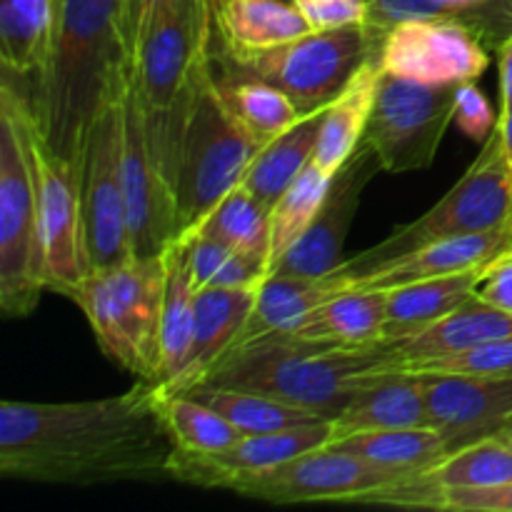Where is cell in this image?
Returning a JSON list of instances; mask_svg holds the SVG:
<instances>
[{"instance_id": "cell-1", "label": "cell", "mask_w": 512, "mask_h": 512, "mask_svg": "<svg viewBox=\"0 0 512 512\" xmlns=\"http://www.w3.org/2000/svg\"><path fill=\"white\" fill-rule=\"evenodd\" d=\"M175 453L160 415V388L73 403L0 405V473L30 483L95 485L168 478Z\"/></svg>"}, {"instance_id": "cell-2", "label": "cell", "mask_w": 512, "mask_h": 512, "mask_svg": "<svg viewBox=\"0 0 512 512\" xmlns=\"http://www.w3.org/2000/svg\"><path fill=\"white\" fill-rule=\"evenodd\" d=\"M130 53L123 0H55L53 45L40 73L23 90L53 153L80 173L98 115L120 95Z\"/></svg>"}, {"instance_id": "cell-3", "label": "cell", "mask_w": 512, "mask_h": 512, "mask_svg": "<svg viewBox=\"0 0 512 512\" xmlns=\"http://www.w3.org/2000/svg\"><path fill=\"white\" fill-rule=\"evenodd\" d=\"M388 370L395 363L383 343L328 348L278 333L230 350L198 388L248 390L333 418L370 378Z\"/></svg>"}, {"instance_id": "cell-4", "label": "cell", "mask_w": 512, "mask_h": 512, "mask_svg": "<svg viewBox=\"0 0 512 512\" xmlns=\"http://www.w3.org/2000/svg\"><path fill=\"white\" fill-rule=\"evenodd\" d=\"M213 3L178 0L153 18L128 63L150 153L173 185L195 83L210 53Z\"/></svg>"}, {"instance_id": "cell-5", "label": "cell", "mask_w": 512, "mask_h": 512, "mask_svg": "<svg viewBox=\"0 0 512 512\" xmlns=\"http://www.w3.org/2000/svg\"><path fill=\"white\" fill-rule=\"evenodd\" d=\"M215 35V30H213ZM383 33L370 23L310 30L288 43L260 50H230L210 38L215 70L240 78L265 80L290 95L300 113L328 108L368 60L378 58Z\"/></svg>"}, {"instance_id": "cell-6", "label": "cell", "mask_w": 512, "mask_h": 512, "mask_svg": "<svg viewBox=\"0 0 512 512\" xmlns=\"http://www.w3.org/2000/svg\"><path fill=\"white\" fill-rule=\"evenodd\" d=\"M168 258H128L95 268L70 295L93 328L98 348L143 383H158L160 318Z\"/></svg>"}, {"instance_id": "cell-7", "label": "cell", "mask_w": 512, "mask_h": 512, "mask_svg": "<svg viewBox=\"0 0 512 512\" xmlns=\"http://www.w3.org/2000/svg\"><path fill=\"white\" fill-rule=\"evenodd\" d=\"M0 115L13 123L28 160L45 285L53 293L70 298L80 280L90 273L80 210V173L68 160L50 150L40 135L28 95L8 80H3L0 88Z\"/></svg>"}, {"instance_id": "cell-8", "label": "cell", "mask_w": 512, "mask_h": 512, "mask_svg": "<svg viewBox=\"0 0 512 512\" xmlns=\"http://www.w3.org/2000/svg\"><path fill=\"white\" fill-rule=\"evenodd\" d=\"M258 148L260 145L245 133L225 105L208 53L190 100L173 178L180 238L243 183L245 170Z\"/></svg>"}, {"instance_id": "cell-9", "label": "cell", "mask_w": 512, "mask_h": 512, "mask_svg": "<svg viewBox=\"0 0 512 512\" xmlns=\"http://www.w3.org/2000/svg\"><path fill=\"white\" fill-rule=\"evenodd\" d=\"M512 218V168L505 155L503 138L495 125L493 135L483 143L475 163L465 170L463 178L443 195L440 203L425 215L395 228L383 243L365 253L355 255L340 263V278L353 283L355 278L383 265L388 260L400 258L415 248L435 243V240L458 238V235L488 233V230L503 228Z\"/></svg>"}, {"instance_id": "cell-10", "label": "cell", "mask_w": 512, "mask_h": 512, "mask_svg": "<svg viewBox=\"0 0 512 512\" xmlns=\"http://www.w3.org/2000/svg\"><path fill=\"white\" fill-rule=\"evenodd\" d=\"M48 290L33 180L13 123L0 115V310L25 318Z\"/></svg>"}, {"instance_id": "cell-11", "label": "cell", "mask_w": 512, "mask_h": 512, "mask_svg": "<svg viewBox=\"0 0 512 512\" xmlns=\"http://www.w3.org/2000/svg\"><path fill=\"white\" fill-rule=\"evenodd\" d=\"M455 90L458 85H425L380 75L363 143L373 148L385 173H418L433 165L445 130L453 123Z\"/></svg>"}, {"instance_id": "cell-12", "label": "cell", "mask_w": 512, "mask_h": 512, "mask_svg": "<svg viewBox=\"0 0 512 512\" xmlns=\"http://www.w3.org/2000/svg\"><path fill=\"white\" fill-rule=\"evenodd\" d=\"M120 143L123 90L93 123L80 160V210L90 270L133 258L120 178Z\"/></svg>"}, {"instance_id": "cell-13", "label": "cell", "mask_w": 512, "mask_h": 512, "mask_svg": "<svg viewBox=\"0 0 512 512\" xmlns=\"http://www.w3.org/2000/svg\"><path fill=\"white\" fill-rule=\"evenodd\" d=\"M383 73L425 85H460L478 80L490 65L483 33L465 15L405 20L380 40Z\"/></svg>"}, {"instance_id": "cell-14", "label": "cell", "mask_w": 512, "mask_h": 512, "mask_svg": "<svg viewBox=\"0 0 512 512\" xmlns=\"http://www.w3.org/2000/svg\"><path fill=\"white\" fill-rule=\"evenodd\" d=\"M410 478L348 450L315 448L238 485L235 493L268 503H363L370 493Z\"/></svg>"}, {"instance_id": "cell-15", "label": "cell", "mask_w": 512, "mask_h": 512, "mask_svg": "<svg viewBox=\"0 0 512 512\" xmlns=\"http://www.w3.org/2000/svg\"><path fill=\"white\" fill-rule=\"evenodd\" d=\"M120 178H123L125 213H128L130 248L135 258L163 255L180 238L178 200L170 180L150 153L143 113L130 85L123 83V143H120Z\"/></svg>"}, {"instance_id": "cell-16", "label": "cell", "mask_w": 512, "mask_h": 512, "mask_svg": "<svg viewBox=\"0 0 512 512\" xmlns=\"http://www.w3.org/2000/svg\"><path fill=\"white\" fill-rule=\"evenodd\" d=\"M383 170L378 155L368 143H360L353 158L335 173L330 193L323 208L315 215L313 225L303 238L273 265L270 273L298 275V278H323L343 263V248L348 240L350 225L358 215L360 200L370 180ZM268 273V275H270Z\"/></svg>"}, {"instance_id": "cell-17", "label": "cell", "mask_w": 512, "mask_h": 512, "mask_svg": "<svg viewBox=\"0 0 512 512\" xmlns=\"http://www.w3.org/2000/svg\"><path fill=\"white\" fill-rule=\"evenodd\" d=\"M333 438L330 420L280 430V433L243 435L233 448L215 455H188L175 450L168 465V478L198 488L233 490L258 475L270 473L278 465L323 448Z\"/></svg>"}, {"instance_id": "cell-18", "label": "cell", "mask_w": 512, "mask_h": 512, "mask_svg": "<svg viewBox=\"0 0 512 512\" xmlns=\"http://www.w3.org/2000/svg\"><path fill=\"white\" fill-rule=\"evenodd\" d=\"M420 375L428 398L430 428L448 450L500 435L512 423V378L485 375Z\"/></svg>"}, {"instance_id": "cell-19", "label": "cell", "mask_w": 512, "mask_h": 512, "mask_svg": "<svg viewBox=\"0 0 512 512\" xmlns=\"http://www.w3.org/2000/svg\"><path fill=\"white\" fill-rule=\"evenodd\" d=\"M512 248V225L488 230V233L458 235V238L435 240V243L415 248L400 258L375 265L365 275L355 278L350 288L360 290H390L398 285L418 283L428 278L480 270Z\"/></svg>"}, {"instance_id": "cell-20", "label": "cell", "mask_w": 512, "mask_h": 512, "mask_svg": "<svg viewBox=\"0 0 512 512\" xmlns=\"http://www.w3.org/2000/svg\"><path fill=\"white\" fill-rule=\"evenodd\" d=\"M333 438L393 428H430L428 398L420 375L388 370L370 378L338 415L330 418Z\"/></svg>"}, {"instance_id": "cell-21", "label": "cell", "mask_w": 512, "mask_h": 512, "mask_svg": "<svg viewBox=\"0 0 512 512\" xmlns=\"http://www.w3.org/2000/svg\"><path fill=\"white\" fill-rule=\"evenodd\" d=\"M255 288H205L195 290V338L188 370L175 390L165 393H190L198 388L210 370L235 348L253 310Z\"/></svg>"}, {"instance_id": "cell-22", "label": "cell", "mask_w": 512, "mask_h": 512, "mask_svg": "<svg viewBox=\"0 0 512 512\" xmlns=\"http://www.w3.org/2000/svg\"><path fill=\"white\" fill-rule=\"evenodd\" d=\"M512 335V313L488 303V300L470 295L460 308L440 318L423 333L413 335L398 343H383L393 358L395 370L403 363L413 360L440 358V355L463 353V350L475 348L480 343L498 338H510Z\"/></svg>"}, {"instance_id": "cell-23", "label": "cell", "mask_w": 512, "mask_h": 512, "mask_svg": "<svg viewBox=\"0 0 512 512\" xmlns=\"http://www.w3.org/2000/svg\"><path fill=\"white\" fill-rule=\"evenodd\" d=\"M345 290H350L348 283L338 273L323 275V278H298V275L280 273L265 275L235 348L268 338V335L290 333L315 308Z\"/></svg>"}, {"instance_id": "cell-24", "label": "cell", "mask_w": 512, "mask_h": 512, "mask_svg": "<svg viewBox=\"0 0 512 512\" xmlns=\"http://www.w3.org/2000/svg\"><path fill=\"white\" fill-rule=\"evenodd\" d=\"M388 290L350 288L315 308L285 335L328 348H370L383 343Z\"/></svg>"}, {"instance_id": "cell-25", "label": "cell", "mask_w": 512, "mask_h": 512, "mask_svg": "<svg viewBox=\"0 0 512 512\" xmlns=\"http://www.w3.org/2000/svg\"><path fill=\"white\" fill-rule=\"evenodd\" d=\"M483 270V268H480ZM480 270L443 275V278L418 280V283L398 285L388 290L385 308L383 343H398L423 333L440 318L453 313L478 288Z\"/></svg>"}, {"instance_id": "cell-26", "label": "cell", "mask_w": 512, "mask_h": 512, "mask_svg": "<svg viewBox=\"0 0 512 512\" xmlns=\"http://www.w3.org/2000/svg\"><path fill=\"white\" fill-rule=\"evenodd\" d=\"M378 58L368 60L348 83V88L325 108L323 125H320L318 145H315L313 163L323 173L335 175L363 143V135L368 130L370 113H373L375 95L380 85Z\"/></svg>"}, {"instance_id": "cell-27", "label": "cell", "mask_w": 512, "mask_h": 512, "mask_svg": "<svg viewBox=\"0 0 512 512\" xmlns=\"http://www.w3.org/2000/svg\"><path fill=\"white\" fill-rule=\"evenodd\" d=\"M168 285H165L163 318H160L158 388L175 390L188 370L195 338V285L190 280L183 240L168 250Z\"/></svg>"}, {"instance_id": "cell-28", "label": "cell", "mask_w": 512, "mask_h": 512, "mask_svg": "<svg viewBox=\"0 0 512 512\" xmlns=\"http://www.w3.org/2000/svg\"><path fill=\"white\" fill-rule=\"evenodd\" d=\"M323 118L325 108L300 115L285 133H280L270 143L260 145L255 158L250 160L248 170H245L240 188H245L255 200L273 210L280 195L313 163Z\"/></svg>"}, {"instance_id": "cell-29", "label": "cell", "mask_w": 512, "mask_h": 512, "mask_svg": "<svg viewBox=\"0 0 512 512\" xmlns=\"http://www.w3.org/2000/svg\"><path fill=\"white\" fill-rule=\"evenodd\" d=\"M215 38L230 50H260L310 33L313 25L290 0H225L213 5Z\"/></svg>"}, {"instance_id": "cell-30", "label": "cell", "mask_w": 512, "mask_h": 512, "mask_svg": "<svg viewBox=\"0 0 512 512\" xmlns=\"http://www.w3.org/2000/svg\"><path fill=\"white\" fill-rule=\"evenodd\" d=\"M55 33V0H0L3 80L30 83L45 65Z\"/></svg>"}, {"instance_id": "cell-31", "label": "cell", "mask_w": 512, "mask_h": 512, "mask_svg": "<svg viewBox=\"0 0 512 512\" xmlns=\"http://www.w3.org/2000/svg\"><path fill=\"white\" fill-rule=\"evenodd\" d=\"M185 235H205V238L218 240L225 248H230L240 258H245L255 268L263 270L265 275L270 273V265H273V258H270V208L260 203V200H255L240 185L233 193L225 195Z\"/></svg>"}, {"instance_id": "cell-32", "label": "cell", "mask_w": 512, "mask_h": 512, "mask_svg": "<svg viewBox=\"0 0 512 512\" xmlns=\"http://www.w3.org/2000/svg\"><path fill=\"white\" fill-rule=\"evenodd\" d=\"M215 78H218L220 95H223L230 113L258 145L278 138L303 115L298 105L290 100V95H285L283 90L265 83V80L225 75L218 70H215Z\"/></svg>"}, {"instance_id": "cell-33", "label": "cell", "mask_w": 512, "mask_h": 512, "mask_svg": "<svg viewBox=\"0 0 512 512\" xmlns=\"http://www.w3.org/2000/svg\"><path fill=\"white\" fill-rule=\"evenodd\" d=\"M328 445L410 475L423 473L425 468L438 463L445 453H450L445 440L433 428L370 430V433H355L330 440Z\"/></svg>"}, {"instance_id": "cell-34", "label": "cell", "mask_w": 512, "mask_h": 512, "mask_svg": "<svg viewBox=\"0 0 512 512\" xmlns=\"http://www.w3.org/2000/svg\"><path fill=\"white\" fill-rule=\"evenodd\" d=\"M160 415L178 453L215 455L243 438L218 410L190 393H165L160 388Z\"/></svg>"}, {"instance_id": "cell-35", "label": "cell", "mask_w": 512, "mask_h": 512, "mask_svg": "<svg viewBox=\"0 0 512 512\" xmlns=\"http://www.w3.org/2000/svg\"><path fill=\"white\" fill-rule=\"evenodd\" d=\"M190 395L208 403L210 408L218 410L230 425L243 435H265L280 433V430L300 428V425L320 423L330 420L315 410L298 408V405L283 403L270 395L248 393V390H230V388H198Z\"/></svg>"}, {"instance_id": "cell-36", "label": "cell", "mask_w": 512, "mask_h": 512, "mask_svg": "<svg viewBox=\"0 0 512 512\" xmlns=\"http://www.w3.org/2000/svg\"><path fill=\"white\" fill-rule=\"evenodd\" d=\"M333 178L335 175L323 173L318 165L310 163L273 205V210H270V258H273V265L313 225L315 215L320 213L325 198H328ZM273 265H270V270H273Z\"/></svg>"}, {"instance_id": "cell-37", "label": "cell", "mask_w": 512, "mask_h": 512, "mask_svg": "<svg viewBox=\"0 0 512 512\" xmlns=\"http://www.w3.org/2000/svg\"><path fill=\"white\" fill-rule=\"evenodd\" d=\"M185 258L195 290L205 288H255L265 280V273L225 248L223 243L205 235H185Z\"/></svg>"}, {"instance_id": "cell-38", "label": "cell", "mask_w": 512, "mask_h": 512, "mask_svg": "<svg viewBox=\"0 0 512 512\" xmlns=\"http://www.w3.org/2000/svg\"><path fill=\"white\" fill-rule=\"evenodd\" d=\"M398 370L405 373H443V375H485V378H512V335L488 340L463 353L440 355V358L413 360Z\"/></svg>"}, {"instance_id": "cell-39", "label": "cell", "mask_w": 512, "mask_h": 512, "mask_svg": "<svg viewBox=\"0 0 512 512\" xmlns=\"http://www.w3.org/2000/svg\"><path fill=\"white\" fill-rule=\"evenodd\" d=\"M423 508L450 512H512V483L440 490L425 500Z\"/></svg>"}, {"instance_id": "cell-40", "label": "cell", "mask_w": 512, "mask_h": 512, "mask_svg": "<svg viewBox=\"0 0 512 512\" xmlns=\"http://www.w3.org/2000/svg\"><path fill=\"white\" fill-rule=\"evenodd\" d=\"M475 83L478 80H468V83H460L458 90H455L453 123L470 140H478L483 145L493 135L498 118H495V110L490 105V100L485 98V93Z\"/></svg>"}, {"instance_id": "cell-41", "label": "cell", "mask_w": 512, "mask_h": 512, "mask_svg": "<svg viewBox=\"0 0 512 512\" xmlns=\"http://www.w3.org/2000/svg\"><path fill=\"white\" fill-rule=\"evenodd\" d=\"M443 15H463L445 0H368V18L373 28L380 33H388L398 23L405 20H425V18H443Z\"/></svg>"}, {"instance_id": "cell-42", "label": "cell", "mask_w": 512, "mask_h": 512, "mask_svg": "<svg viewBox=\"0 0 512 512\" xmlns=\"http://www.w3.org/2000/svg\"><path fill=\"white\" fill-rule=\"evenodd\" d=\"M313 30L343 28V25L365 23L368 0H293Z\"/></svg>"}, {"instance_id": "cell-43", "label": "cell", "mask_w": 512, "mask_h": 512, "mask_svg": "<svg viewBox=\"0 0 512 512\" xmlns=\"http://www.w3.org/2000/svg\"><path fill=\"white\" fill-rule=\"evenodd\" d=\"M475 295L512 313V248L480 270Z\"/></svg>"}, {"instance_id": "cell-44", "label": "cell", "mask_w": 512, "mask_h": 512, "mask_svg": "<svg viewBox=\"0 0 512 512\" xmlns=\"http://www.w3.org/2000/svg\"><path fill=\"white\" fill-rule=\"evenodd\" d=\"M175 3L178 0H123V33L130 58H133L135 48H138L145 28L153 23V18H158L163 10H168Z\"/></svg>"}, {"instance_id": "cell-45", "label": "cell", "mask_w": 512, "mask_h": 512, "mask_svg": "<svg viewBox=\"0 0 512 512\" xmlns=\"http://www.w3.org/2000/svg\"><path fill=\"white\" fill-rule=\"evenodd\" d=\"M500 108H512V30L500 45Z\"/></svg>"}, {"instance_id": "cell-46", "label": "cell", "mask_w": 512, "mask_h": 512, "mask_svg": "<svg viewBox=\"0 0 512 512\" xmlns=\"http://www.w3.org/2000/svg\"><path fill=\"white\" fill-rule=\"evenodd\" d=\"M498 130H500V138H503L505 155H508V163L512 168V108H500Z\"/></svg>"}, {"instance_id": "cell-47", "label": "cell", "mask_w": 512, "mask_h": 512, "mask_svg": "<svg viewBox=\"0 0 512 512\" xmlns=\"http://www.w3.org/2000/svg\"><path fill=\"white\" fill-rule=\"evenodd\" d=\"M445 3H450L455 10H458V13L465 15L475 8H483V5L490 3V0H445Z\"/></svg>"}, {"instance_id": "cell-48", "label": "cell", "mask_w": 512, "mask_h": 512, "mask_svg": "<svg viewBox=\"0 0 512 512\" xmlns=\"http://www.w3.org/2000/svg\"><path fill=\"white\" fill-rule=\"evenodd\" d=\"M210 3H213V5H215V8H218V5H223V3H225V0H210Z\"/></svg>"}, {"instance_id": "cell-49", "label": "cell", "mask_w": 512, "mask_h": 512, "mask_svg": "<svg viewBox=\"0 0 512 512\" xmlns=\"http://www.w3.org/2000/svg\"><path fill=\"white\" fill-rule=\"evenodd\" d=\"M510 225H512V218H510Z\"/></svg>"}, {"instance_id": "cell-50", "label": "cell", "mask_w": 512, "mask_h": 512, "mask_svg": "<svg viewBox=\"0 0 512 512\" xmlns=\"http://www.w3.org/2000/svg\"><path fill=\"white\" fill-rule=\"evenodd\" d=\"M290 3H293V0H290Z\"/></svg>"}]
</instances>
